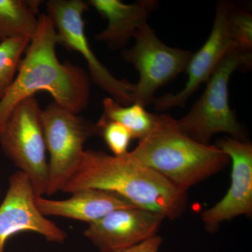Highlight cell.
I'll use <instances>...</instances> for the list:
<instances>
[{
	"label": "cell",
	"instance_id": "1",
	"mask_svg": "<svg viewBox=\"0 0 252 252\" xmlns=\"http://www.w3.org/2000/svg\"><path fill=\"white\" fill-rule=\"evenodd\" d=\"M38 21L17 76L0 99V133L15 107L39 91L49 93L54 102L76 114H80L89 104V74L69 61L60 62L56 47L61 39L52 20L42 14L38 16Z\"/></svg>",
	"mask_w": 252,
	"mask_h": 252
},
{
	"label": "cell",
	"instance_id": "2",
	"mask_svg": "<svg viewBox=\"0 0 252 252\" xmlns=\"http://www.w3.org/2000/svg\"><path fill=\"white\" fill-rule=\"evenodd\" d=\"M85 189L117 193L135 207L172 220L183 215L188 203L187 190L144 165L130 152L117 157L86 150L77 172L61 192L71 194Z\"/></svg>",
	"mask_w": 252,
	"mask_h": 252
},
{
	"label": "cell",
	"instance_id": "3",
	"mask_svg": "<svg viewBox=\"0 0 252 252\" xmlns=\"http://www.w3.org/2000/svg\"><path fill=\"white\" fill-rule=\"evenodd\" d=\"M130 153L185 190L221 171L230 160L216 146L186 135L168 114H157L153 128Z\"/></svg>",
	"mask_w": 252,
	"mask_h": 252
},
{
	"label": "cell",
	"instance_id": "4",
	"mask_svg": "<svg viewBox=\"0 0 252 252\" xmlns=\"http://www.w3.org/2000/svg\"><path fill=\"white\" fill-rule=\"evenodd\" d=\"M252 64V51L236 47L230 51L207 81L200 98L187 115L177 120L182 132L205 145H210L212 137L220 132L247 141L243 127L230 107L228 84L233 72L250 70Z\"/></svg>",
	"mask_w": 252,
	"mask_h": 252
},
{
	"label": "cell",
	"instance_id": "5",
	"mask_svg": "<svg viewBox=\"0 0 252 252\" xmlns=\"http://www.w3.org/2000/svg\"><path fill=\"white\" fill-rule=\"evenodd\" d=\"M46 150L49 154L47 196L62 191L82 161L84 144L99 135L96 124L56 102L41 111Z\"/></svg>",
	"mask_w": 252,
	"mask_h": 252
},
{
	"label": "cell",
	"instance_id": "6",
	"mask_svg": "<svg viewBox=\"0 0 252 252\" xmlns=\"http://www.w3.org/2000/svg\"><path fill=\"white\" fill-rule=\"evenodd\" d=\"M41 111L33 96L15 107L0 133L5 156L31 181L36 196H44L49 183V161Z\"/></svg>",
	"mask_w": 252,
	"mask_h": 252
},
{
	"label": "cell",
	"instance_id": "7",
	"mask_svg": "<svg viewBox=\"0 0 252 252\" xmlns=\"http://www.w3.org/2000/svg\"><path fill=\"white\" fill-rule=\"evenodd\" d=\"M83 0H49L47 14L54 23L61 43L69 50L77 51L87 62L94 84L110 94L111 98L123 106L134 103L135 84L114 77L91 48L85 33L84 12L89 9Z\"/></svg>",
	"mask_w": 252,
	"mask_h": 252
},
{
	"label": "cell",
	"instance_id": "8",
	"mask_svg": "<svg viewBox=\"0 0 252 252\" xmlns=\"http://www.w3.org/2000/svg\"><path fill=\"white\" fill-rule=\"evenodd\" d=\"M135 44L122 52L123 59L140 73L135 84L134 103L144 107L153 103L156 91L186 70L192 52L170 47L158 39L145 23L136 32Z\"/></svg>",
	"mask_w": 252,
	"mask_h": 252
},
{
	"label": "cell",
	"instance_id": "9",
	"mask_svg": "<svg viewBox=\"0 0 252 252\" xmlns=\"http://www.w3.org/2000/svg\"><path fill=\"white\" fill-rule=\"evenodd\" d=\"M36 194L28 176L18 170L9 177V188L0 205V252L13 235L31 231L47 241L64 243L67 234L36 206Z\"/></svg>",
	"mask_w": 252,
	"mask_h": 252
},
{
	"label": "cell",
	"instance_id": "10",
	"mask_svg": "<svg viewBox=\"0 0 252 252\" xmlns=\"http://www.w3.org/2000/svg\"><path fill=\"white\" fill-rule=\"evenodd\" d=\"M229 1H221L217 5L213 27L208 39L195 54H192L186 72L188 75L182 90L170 93L154 99L156 110L162 111L176 107H184L202 84L207 83L222 59L230 51L239 47L230 39L227 28Z\"/></svg>",
	"mask_w": 252,
	"mask_h": 252
},
{
	"label": "cell",
	"instance_id": "11",
	"mask_svg": "<svg viewBox=\"0 0 252 252\" xmlns=\"http://www.w3.org/2000/svg\"><path fill=\"white\" fill-rule=\"evenodd\" d=\"M165 219L140 207L117 209L89 223L84 236L100 252H122L157 235Z\"/></svg>",
	"mask_w": 252,
	"mask_h": 252
},
{
	"label": "cell",
	"instance_id": "12",
	"mask_svg": "<svg viewBox=\"0 0 252 252\" xmlns=\"http://www.w3.org/2000/svg\"><path fill=\"white\" fill-rule=\"evenodd\" d=\"M217 147L232 160L231 184L224 197L202 214L205 228L215 232L220 223L240 215L252 213V145L247 141L220 139Z\"/></svg>",
	"mask_w": 252,
	"mask_h": 252
},
{
	"label": "cell",
	"instance_id": "13",
	"mask_svg": "<svg viewBox=\"0 0 252 252\" xmlns=\"http://www.w3.org/2000/svg\"><path fill=\"white\" fill-rule=\"evenodd\" d=\"M71 194L70 198L64 200L36 196V206L44 217H64L89 224L117 209L135 207L121 195L107 190L85 189Z\"/></svg>",
	"mask_w": 252,
	"mask_h": 252
},
{
	"label": "cell",
	"instance_id": "14",
	"mask_svg": "<svg viewBox=\"0 0 252 252\" xmlns=\"http://www.w3.org/2000/svg\"><path fill=\"white\" fill-rule=\"evenodd\" d=\"M101 16L108 21L107 28L94 36L112 50L125 49L136 32L147 23V18L158 2L154 0H140L125 4L120 0H89Z\"/></svg>",
	"mask_w": 252,
	"mask_h": 252
},
{
	"label": "cell",
	"instance_id": "15",
	"mask_svg": "<svg viewBox=\"0 0 252 252\" xmlns=\"http://www.w3.org/2000/svg\"><path fill=\"white\" fill-rule=\"evenodd\" d=\"M38 0H0V41L32 38L38 27Z\"/></svg>",
	"mask_w": 252,
	"mask_h": 252
},
{
	"label": "cell",
	"instance_id": "16",
	"mask_svg": "<svg viewBox=\"0 0 252 252\" xmlns=\"http://www.w3.org/2000/svg\"><path fill=\"white\" fill-rule=\"evenodd\" d=\"M102 105L103 114L100 119L122 124L130 132L132 139H144L153 128L157 119V114H151L139 104L123 106L107 97Z\"/></svg>",
	"mask_w": 252,
	"mask_h": 252
},
{
	"label": "cell",
	"instance_id": "17",
	"mask_svg": "<svg viewBox=\"0 0 252 252\" xmlns=\"http://www.w3.org/2000/svg\"><path fill=\"white\" fill-rule=\"evenodd\" d=\"M31 38H14L0 42V99L12 84L21 56L31 43Z\"/></svg>",
	"mask_w": 252,
	"mask_h": 252
},
{
	"label": "cell",
	"instance_id": "18",
	"mask_svg": "<svg viewBox=\"0 0 252 252\" xmlns=\"http://www.w3.org/2000/svg\"><path fill=\"white\" fill-rule=\"evenodd\" d=\"M227 28L230 39L242 49L252 50V16L245 10L230 4Z\"/></svg>",
	"mask_w": 252,
	"mask_h": 252
},
{
	"label": "cell",
	"instance_id": "19",
	"mask_svg": "<svg viewBox=\"0 0 252 252\" xmlns=\"http://www.w3.org/2000/svg\"><path fill=\"white\" fill-rule=\"evenodd\" d=\"M99 135H102L114 156L121 157L128 153L129 144L132 139L130 132L122 124L99 119L96 124Z\"/></svg>",
	"mask_w": 252,
	"mask_h": 252
},
{
	"label": "cell",
	"instance_id": "20",
	"mask_svg": "<svg viewBox=\"0 0 252 252\" xmlns=\"http://www.w3.org/2000/svg\"><path fill=\"white\" fill-rule=\"evenodd\" d=\"M162 241L161 237L157 235L143 243L119 252H159Z\"/></svg>",
	"mask_w": 252,
	"mask_h": 252
},
{
	"label": "cell",
	"instance_id": "21",
	"mask_svg": "<svg viewBox=\"0 0 252 252\" xmlns=\"http://www.w3.org/2000/svg\"><path fill=\"white\" fill-rule=\"evenodd\" d=\"M1 189H0V197H1Z\"/></svg>",
	"mask_w": 252,
	"mask_h": 252
}]
</instances>
